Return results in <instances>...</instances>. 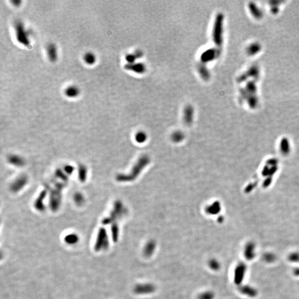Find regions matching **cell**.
Masks as SVG:
<instances>
[{
  "label": "cell",
  "mask_w": 299,
  "mask_h": 299,
  "mask_svg": "<svg viewBox=\"0 0 299 299\" xmlns=\"http://www.w3.org/2000/svg\"><path fill=\"white\" fill-rule=\"evenodd\" d=\"M26 178H20L19 179H17L16 181H15L14 182V184H12V189L14 190V191H16L18 189V184H21V186H24L25 184H26Z\"/></svg>",
  "instance_id": "obj_20"
},
{
  "label": "cell",
  "mask_w": 299,
  "mask_h": 299,
  "mask_svg": "<svg viewBox=\"0 0 299 299\" xmlns=\"http://www.w3.org/2000/svg\"><path fill=\"white\" fill-rule=\"evenodd\" d=\"M156 290V286L152 283H140L135 286L133 291L138 295H146L152 294Z\"/></svg>",
  "instance_id": "obj_4"
},
{
  "label": "cell",
  "mask_w": 299,
  "mask_h": 299,
  "mask_svg": "<svg viewBox=\"0 0 299 299\" xmlns=\"http://www.w3.org/2000/svg\"><path fill=\"white\" fill-rule=\"evenodd\" d=\"M47 54L48 57L51 62H55L57 59V50L55 44L51 43L47 47Z\"/></svg>",
  "instance_id": "obj_9"
},
{
  "label": "cell",
  "mask_w": 299,
  "mask_h": 299,
  "mask_svg": "<svg viewBox=\"0 0 299 299\" xmlns=\"http://www.w3.org/2000/svg\"><path fill=\"white\" fill-rule=\"evenodd\" d=\"M198 71L200 74V77L202 78L204 80H208L209 79L210 74L208 69L206 68V66H204L203 64H200L198 66Z\"/></svg>",
  "instance_id": "obj_14"
},
{
  "label": "cell",
  "mask_w": 299,
  "mask_h": 299,
  "mask_svg": "<svg viewBox=\"0 0 299 299\" xmlns=\"http://www.w3.org/2000/svg\"><path fill=\"white\" fill-rule=\"evenodd\" d=\"M289 259L290 261H293V262H297L299 261V254L298 253L291 254L289 257Z\"/></svg>",
  "instance_id": "obj_21"
},
{
  "label": "cell",
  "mask_w": 299,
  "mask_h": 299,
  "mask_svg": "<svg viewBox=\"0 0 299 299\" xmlns=\"http://www.w3.org/2000/svg\"><path fill=\"white\" fill-rule=\"evenodd\" d=\"M223 17L222 14L217 16L213 30V41L217 46H220L222 42V24Z\"/></svg>",
  "instance_id": "obj_3"
},
{
  "label": "cell",
  "mask_w": 299,
  "mask_h": 299,
  "mask_svg": "<svg viewBox=\"0 0 299 299\" xmlns=\"http://www.w3.org/2000/svg\"><path fill=\"white\" fill-rule=\"evenodd\" d=\"M215 297V294L213 291H204L200 293L198 296L197 299H214Z\"/></svg>",
  "instance_id": "obj_17"
},
{
  "label": "cell",
  "mask_w": 299,
  "mask_h": 299,
  "mask_svg": "<svg viewBox=\"0 0 299 299\" xmlns=\"http://www.w3.org/2000/svg\"><path fill=\"white\" fill-rule=\"evenodd\" d=\"M143 56V53L140 51H136L134 54H130L126 56V60L128 64L135 63V60L138 58H140Z\"/></svg>",
  "instance_id": "obj_13"
},
{
  "label": "cell",
  "mask_w": 299,
  "mask_h": 299,
  "mask_svg": "<svg viewBox=\"0 0 299 299\" xmlns=\"http://www.w3.org/2000/svg\"><path fill=\"white\" fill-rule=\"evenodd\" d=\"M109 247V240L107 232L104 228H100L97 235L94 249L96 252L107 249Z\"/></svg>",
  "instance_id": "obj_1"
},
{
  "label": "cell",
  "mask_w": 299,
  "mask_h": 299,
  "mask_svg": "<svg viewBox=\"0 0 299 299\" xmlns=\"http://www.w3.org/2000/svg\"><path fill=\"white\" fill-rule=\"evenodd\" d=\"M246 272V266L243 264H239L234 269V280L236 284H240L243 280Z\"/></svg>",
  "instance_id": "obj_5"
},
{
  "label": "cell",
  "mask_w": 299,
  "mask_h": 299,
  "mask_svg": "<svg viewBox=\"0 0 299 299\" xmlns=\"http://www.w3.org/2000/svg\"><path fill=\"white\" fill-rule=\"evenodd\" d=\"M64 240L67 244H74L78 241V236L76 234H69L64 238Z\"/></svg>",
  "instance_id": "obj_18"
},
{
  "label": "cell",
  "mask_w": 299,
  "mask_h": 299,
  "mask_svg": "<svg viewBox=\"0 0 299 299\" xmlns=\"http://www.w3.org/2000/svg\"><path fill=\"white\" fill-rule=\"evenodd\" d=\"M84 60L88 65H93L96 62V57L93 53H87L84 55Z\"/></svg>",
  "instance_id": "obj_15"
},
{
  "label": "cell",
  "mask_w": 299,
  "mask_h": 299,
  "mask_svg": "<svg viewBox=\"0 0 299 299\" xmlns=\"http://www.w3.org/2000/svg\"><path fill=\"white\" fill-rule=\"evenodd\" d=\"M209 268L213 271H218L220 268V261L216 259L212 258L209 261L208 263Z\"/></svg>",
  "instance_id": "obj_16"
},
{
  "label": "cell",
  "mask_w": 299,
  "mask_h": 299,
  "mask_svg": "<svg viewBox=\"0 0 299 299\" xmlns=\"http://www.w3.org/2000/svg\"><path fill=\"white\" fill-rule=\"evenodd\" d=\"M64 93L66 96L69 98H75L79 95V90L77 87L74 85L69 86L68 88H66L64 91Z\"/></svg>",
  "instance_id": "obj_11"
},
{
  "label": "cell",
  "mask_w": 299,
  "mask_h": 299,
  "mask_svg": "<svg viewBox=\"0 0 299 299\" xmlns=\"http://www.w3.org/2000/svg\"><path fill=\"white\" fill-rule=\"evenodd\" d=\"M241 292L242 293L248 295V296H250V297H254L257 294L256 291L254 289L249 287V286L243 287L241 289Z\"/></svg>",
  "instance_id": "obj_19"
},
{
  "label": "cell",
  "mask_w": 299,
  "mask_h": 299,
  "mask_svg": "<svg viewBox=\"0 0 299 299\" xmlns=\"http://www.w3.org/2000/svg\"><path fill=\"white\" fill-rule=\"evenodd\" d=\"M244 254L245 258L247 259L251 260L254 258L255 255V247L254 245L252 243H249L247 244V246L245 248Z\"/></svg>",
  "instance_id": "obj_10"
},
{
  "label": "cell",
  "mask_w": 299,
  "mask_h": 299,
  "mask_svg": "<svg viewBox=\"0 0 299 299\" xmlns=\"http://www.w3.org/2000/svg\"><path fill=\"white\" fill-rule=\"evenodd\" d=\"M218 55V52L214 48H210L205 51L200 56V60L203 63H208L214 60Z\"/></svg>",
  "instance_id": "obj_6"
},
{
  "label": "cell",
  "mask_w": 299,
  "mask_h": 299,
  "mask_svg": "<svg viewBox=\"0 0 299 299\" xmlns=\"http://www.w3.org/2000/svg\"><path fill=\"white\" fill-rule=\"evenodd\" d=\"M157 244L154 240H150L146 243L143 249V254L147 258L153 255L156 249Z\"/></svg>",
  "instance_id": "obj_7"
},
{
  "label": "cell",
  "mask_w": 299,
  "mask_h": 299,
  "mask_svg": "<svg viewBox=\"0 0 299 299\" xmlns=\"http://www.w3.org/2000/svg\"><path fill=\"white\" fill-rule=\"evenodd\" d=\"M14 28L16 30L17 41L25 46H29L30 42L28 38L27 32L25 29L23 23L21 21H17L14 25Z\"/></svg>",
  "instance_id": "obj_2"
},
{
  "label": "cell",
  "mask_w": 299,
  "mask_h": 299,
  "mask_svg": "<svg viewBox=\"0 0 299 299\" xmlns=\"http://www.w3.org/2000/svg\"><path fill=\"white\" fill-rule=\"evenodd\" d=\"M125 68L129 71H131L138 74H143L146 71L145 66L143 63H134L132 64H127L125 66Z\"/></svg>",
  "instance_id": "obj_8"
},
{
  "label": "cell",
  "mask_w": 299,
  "mask_h": 299,
  "mask_svg": "<svg viewBox=\"0 0 299 299\" xmlns=\"http://www.w3.org/2000/svg\"><path fill=\"white\" fill-rule=\"evenodd\" d=\"M193 115V107L188 105L185 107L184 110V120L186 121L188 123H190L192 121Z\"/></svg>",
  "instance_id": "obj_12"
}]
</instances>
